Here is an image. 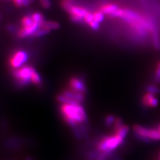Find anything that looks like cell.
Here are the masks:
<instances>
[{"instance_id":"cell-8","label":"cell","mask_w":160,"mask_h":160,"mask_svg":"<svg viewBox=\"0 0 160 160\" xmlns=\"http://www.w3.org/2000/svg\"><path fill=\"white\" fill-rule=\"evenodd\" d=\"M142 102L143 106L147 108L157 107L159 103V101L156 96L148 92L143 96Z\"/></svg>"},{"instance_id":"cell-2","label":"cell","mask_w":160,"mask_h":160,"mask_svg":"<svg viewBox=\"0 0 160 160\" xmlns=\"http://www.w3.org/2000/svg\"><path fill=\"white\" fill-rule=\"evenodd\" d=\"M133 130L134 136L142 142L148 143L151 140H160V132L158 129H149L140 125H135Z\"/></svg>"},{"instance_id":"cell-15","label":"cell","mask_w":160,"mask_h":160,"mask_svg":"<svg viewBox=\"0 0 160 160\" xmlns=\"http://www.w3.org/2000/svg\"><path fill=\"white\" fill-rule=\"evenodd\" d=\"M105 18V14L100 11V10H98V11L95 12L93 13V20L96 21L98 23H102Z\"/></svg>"},{"instance_id":"cell-5","label":"cell","mask_w":160,"mask_h":160,"mask_svg":"<svg viewBox=\"0 0 160 160\" xmlns=\"http://www.w3.org/2000/svg\"><path fill=\"white\" fill-rule=\"evenodd\" d=\"M89 11L86 8L77 6L73 3L68 10L67 12L69 13L70 19L75 23H85L84 17Z\"/></svg>"},{"instance_id":"cell-19","label":"cell","mask_w":160,"mask_h":160,"mask_svg":"<svg viewBox=\"0 0 160 160\" xmlns=\"http://www.w3.org/2000/svg\"><path fill=\"white\" fill-rule=\"evenodd\" d=\"M74 3V0H62L61 6L62 8L67 12V10Z\"/></svg>"},{"instance_id":"cell-21","label":"cell","mask_w":160,"mask_h":160,"mask_svg":"<svg viewBox=\"0 0 160 160\" xmlns=\"http://www.w3.org/2000/svg\"><path fill=\"white\" fill-rule=\"evenodd\" d=\"M123 122L122 118H117L116 119V122L114 123V129L115 132H116L119 128H121L123 126Z\"/></svg>"},{"instance_id":"cell-29","label":"cell","mask_w":160,"mask_h":160,"mask_svg":"<svg viewBox=\"0 0 160 160\" xmlns=\"http://www.w3.org/2000/svg\"><path fill=\"white\" fill-rule=\"evenodd\" d=\"M1 19H2V16L0 15V21H1Z\"/></svg>"},{"instance_id":"cell-18","label":"cell","mask_w":160,"mask_h":160,"mask_svg":"<svg viewBox=\"0 0 160 160\" xmlns=\"http://www.w3.org/2000/svg\"><path fill=\"white\" fill-rule=\"evenodd\" d=\"M154 82L157 84H160V61L158 62L156 66L154 75Z\"/></svg>"},{"instance_id":"cell-3","label":"cell","mask_w":160,"mask_h":160,"mask_svg":"<svg viewBox=\"0 0 160 160\" xmlns=\"http://www.w3.org/2000/svg\"><path fill=\"white\" fill-rule=\"evenodd\" d=\"M123 139L116 134L114 136H106L99 142L98 149L100 152L112 153L113 150L118 148L123 143Z\"/></svg>"},{"instance_id":"cell-12","label":"cell","mask_w":160,"mask_h":160,"mask_svg":"<svg viewBox=\"0 0 160 160\" xmlns=\"http://www.w3.org/2000/svg\"><path fill=\"white\" fill-rule=\"evenodd\" d=\"M129 128L128 126H126V125H123L121 128H119L116 132H115V134L118 135V136L122 138L123 139H125L127 136V135L129 132Z\"/></svg>"},{"instance_id":"cell-20","label":"cell","mask_w":160,"mask_h":160,"mask_svg":"<svg viewBox=\"0 0 160 160\" xmlns=\"http://www.w3.org/2000/svg\"><path fill=\"white\" fill-rule=\"evenodd\" d=\"M116 118L113 115H109V116H108L106 118V119H105V124L108 127L112 126L113 124H114L115 122H116Z\"/></svg>"},{"instance_id":"cell-9","label":"cell","mask_w":160,"mask_h":160,"mask_svg":"<svg viewBox=\"0 0 160 160\" xmlns=\"http://www.w3.org/2000/svg\"><path fill=\"white\" fill-rule=\"evenodd\" d=\"M119 7L118 4L114 3H106L102 4L99 8V10L102 12L105 15L110 16L114 12H116Z\"/></svg>"},{"instance_id":"cell-11","label":"cell","mask_w":160,"mask_h":160,"mask_svg":"<svg viewBox=\"0 0 160 160\" xmlns=\"http://www.w3.org/2000/svg\"><path fill=\"white\" fill-rule=\"evenodd\" d=\"M34 23V21L33 19V18L31 16H26L22 18V22H21V24H22V28H27L29 26H31Z\"/></svg>"},{"instance_id":"cell-13","label":"cell","mask_w":160,"mask_h":160,"mask_svg":"<svg viewBox=\"0 0 160 160\" xmlns=\"http://www.w3.org/2000/svg\"><path fill=\"white\" fill-rule=\"evenodd\" d=\"M152 39L154 47L157 49H160V38L158 32L156 30L153 29L152 31Z\"/></svg>"},{"instance_id":"cell-22","label":"cell","mask_w":160,"mask_h":160,"mask_svg":"<svg viewBox=\"0 0 160 160\" xmlns=\"http://www.w3.org/2000/svg\"><path fill=\"white\" fill-rule=\"evenodd\" d=\"M92 21H93V13L89 12L84 17V22L89 25Z\"/></svg>"},{"instance_id":"cell-23","label":"cell","mask_w":160,"mask_h":160,"mask_svg":"<svg viewBox=\"0 0 160 160\" xmlns=\"http://www.w3.org/2000/svg\"><path fill=\"white\" fill-rule=\"evenodd\" d=\"M39 2L41 4V6L44 9H49L52 6V3L50 0H39Z\"/></svg>"},{"instance_id":"cell-16","label":"cell","mask_w":160,"mask_h":160,"mask_svg":"<svg viewBox=\"0 0 160 160\" xmlns=\"http://www.w3.org/2000/svg\"><path fill=\"white\" fill-rule=\"evenodd\" d=\"M146 89L148 93H152L153 95H155V96L160 93L159 88L157 86H155V85H149V86L146 87Z\"/></svg>"},{"instance_id":"cell-14","label":"cell","mask_w":160,"mask_h":160,"mask_svg":"<svg viewBox=\"0 0 160 160\" xmlns=\"http://www.w3.org/2000/svg\"><path fill=\"white\" fill-rule=\"evenodd\" d=\"M32 83L36 85V86H39V85H41L42 83V77L39 75V73L38 72H36V70L35 71L32 77Z\"/></svg>"},{"instance_id":"cell-25","label":"cell","mask_w":160,"mask_h":160,"mask_svg":"<svg viewBox=\"0 0 160 160\" xmlns=\"http://www.w3.org/2000/svg\"><path fill=\"white\" fill-rule=\"evenodd\" d=\"M13 4L18 8H22L24 6L23 0H12Z\"/></svg>"},{"instance_id":"cell-31","label":"cell","mask_w":160,"mask_h":160,"mask_svg":"<svg viewBox=\"0 0 160 160\" xmlns=\"http://www.w3.org/2000/svg\"><path fill=\"white\" fill-rule=\"evenodd\" d=\"M116 160H120V159H116Z\"/></svg>"},{"instance_id":"cell-4","label":"cell","mask_w":160,"mask_h":160,"mask_svg":"<svg viewBox=\"0 0 160 160\" xmlns=\"http://www.w3.org/2000/svg\"><path fill=\"white\" fill-rule=\"evenodd\" d=\"M36 69L33 67L26 66L13 69L12 73L19 86H27L30 82H32V77Z\"/></svg>"},{"instance_id":"cell-10","label":"cell","mask_w":160,"mask_h":160,"mask_svg":"<svg viewBox=\"0 0 160 160\" xmlns=\"http://www.w3.org/2000/svg\"><path fill=\"white\" fill-rule=\"evenodd\" d=\"M59 23L56 22H53V21H45L44 23H43L42 28H44L48 29L49 30H52V29H58L59 28Z\"/></svg>"},{"instance_id":"cell-17","label":"cell","mask_w":160,"mask_h":160,"mask_svg":"<svg viewBox=\"0 0 160 160\" xmlns=\"http://www.w3.org/2000/svg\"><path fill=\"white\" fill-rule=\"evenodd\" d=\"M50 32H51V30H49L46 28H39L36 33H35V34L33 36L38 37V38L42 37L43 36H46V35L48 34Z\"/></svg>"},{"instance_id":"cell-26","label":"cell","mask_w":160,"mask_h":160,"mask_svg":"<svg viewBox=\"0 0 160 160\" xmlns=\"http://www.w3.org/2000/svg\"><path fill=\"white\" fill-rule=\"evenodd\" d=\"M24 160H36V159H33L32 158H31V157H28V156H27V157H26L24 158Z\"/></svg>"},{"instance_id":"cell-30","label":"cell","mask_w":160,"mask_h":160,"mask_svg":"<svg viewBox=\"0 0 160 160\" xmlns=\"http://www.w3.org/2000/svg\"><path fill=\"white\" fill-rule=\"evenodd\" d=\"M34 1V0H31V2H33Z\"/></svg>"},{"instance_id":"cell-7","label":"cell","mask_w":160,"mask_h":160,"mask_svg":"<svg viewBox=\"0 0 160 160\" xmlns=\"http://www.w3.org/2000/svg\"><path fill=\"white\" fill-rule=\"evenodd\" d=\"M69 87L71 89L70 90L74 92L85 94L87 91L86 83L83 80L77 77H73L69 80Z\"/></svg>"},{"instance_id":"cell-27","label":"cell","mask_w":160,"mask_h":160,"mask_svg":"<svg viewBox=\"0 0 160 160\" xmlns=\"http://www.w3.org/2000/svg\"><path fill=\"white\" fill-rule=\"evenodd\" d=\"M158 130H159V131L160 132V125H159V126H158Z\"/></svg>"},{"instance_id":"cell-6","label":"cell","mask_w":160,"mask_h":160,"mask_svg":"<svg viewBox=\"0 0 160 160\" xmlns=\"http://www.w3.org/2000/svg\"><path fill=\"white\" fill-rule=\"evenodd\" d=\"M28 54L23 50H19L12 55L11 58H9V63L13 69H16L23 67V64L28 61Z\"/></svg>"},{"instance_id":"cell-1","label":"cell","mask_w":160,"mask_h":160,"mask_svg":"<svg viewBox=\"0 0 160 160\" xmlns=\"http://www.w3.org/2000/svg\"><path fill=\"white\" fill-rule=\"evenodd\" d=\"M60 111L65 121L73 128L87 119L86 111L80 103L62 104Z\"/></svg>"},{"instance_id":"cell-28","label":"cell","mask_w":160,"mask_h":160,"mask_svg":"<svg viewBox=\"0 0 160 160\" xmlns=\"http://www.w3.org/2000/svg\"><path fill=\"white\" fill-rule=\"evenodd\" d=\"M159 160H160V152H159Z\"/></svg>"},{"instance_id":"cell-24","label":"cell","mask_w":160,"mask_h":160,"mask_svg":"<svg viewBox=\"0 0 160 160\" xmlns=\"http://www.w3.org/2000/svg\"><path fill=\"white\" fill-rule=\"evenodd\" d=\"M89 26L93 30H98L100 28V23L93 20V21L89 24Z\"/></svg>"}]
</instances>
